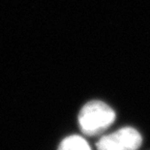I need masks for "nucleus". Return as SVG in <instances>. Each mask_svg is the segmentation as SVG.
<instances>
[{
	"mask_svg": "<svg viewBox=\"0 0 150 150\" xmlns=\"http://www.w3.org/2000/svg\"><path fill=\"white\" fill-rule=\"evenodd\" d=\"M81 132L87 137L104 133L115 120V112L108 105L101 101H90L81 108L79 113Z\"/></svg>",
	"mask_w": 150,
	"mask_h": 150,
	"instance_id": "1",
	"label": "nucleus"
},
{
	"mask_svg": "<svg viewBox=\"0 0 150 150\" xmlns=\"http://www.w3.org/2000/svg\"><path fill=\"white\" fill-rule=\"evenodd\" d=\"M142 135L132 127L117 130L102 137L96 143L97 150H139L142 146Z\"/></svg>",
	"mask_w": 150,
	"mask_h": 150,
	"instance_id": "2",
	"label": "nucleus"
},
{
	"mask_svg": "<svg viewBox=\"0 0 150 150\" xmlns=\"http://www.w3.org/2000/svg\"><path fill=\"white\" fill-rule=\"evenodd\" d=\"M58 150H91V147L82 137L73 135L60 142Z\"/></svg>",
	"mask_w": 150,
	"mask_h": 150,
	"instance_id": "3",
	"label": "nucleus"
}]
</instances>
